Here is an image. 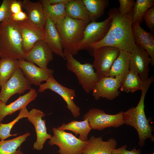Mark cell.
<instances>
[{
    "label": "cell",
    "instance_id": "11",
    "mask_svg": "<svg viewBox=\"0 0 154 154\" xmlns=\"http://www.w3.org/2000/svg\"><path fill=\"white\" fill-rule=\"evenodd\" d=\"M31 84L24 76L19 67L13 76L1 87L0 100L6 104L8 100L16 94H24L32 88Z\"/></svg>",
    "mask_w": 154,
    "mask_h": 154
},
{
    "label": "cell",
    "instance_id": "40",
    "mask_svg": "<svg viewBox=\"0 0 154 154\" xmlns=\"http://www.w3.org/2000/svg\"><path fill=\"white\" fill-rule=\"evenodd\" d=\"M1 88V85L0 84V88Z\"/></svg>",
    "mask_w": 154,
    "mask_h": 154
},
{
    "label": "cell",
    "instance_id": "12",
    "mask_svg": "<svg viewBox=\"0 0 154 154\" xmlns=\"http://www.w3.org/2000/svg\"><path fill=\"white\" fill-rule=\"evenodd\" d=\"M151 61L146 51L136 44L130 53L129 70L138 74L143 81H146L149 78V64Z\"/></svg>",
    "mask_w": 154,
    "mask_h": 154
},
{
    "label": "cell",
    "instance_id": "37",
    "mask_svg": "<svg viewBox=\"0 0 154 154\" xmlns=\"http://www.w3.org/2000/svg\"><path fill=\"white\" fill-rule=\"evenodd\" d=\"M22 1L13 0L10 5V10L12 15L22 11Z\"/></svg>",
    "mask_w": 154,
    "mask_h": 154
},
{
    "label": "cell",
    "instance_id": "18",
    "mask_svg": "<svg viewBox=\"0 0 154 154\" xmlns=\"http://www.w3.org/2000/svg\"><path fill=\"white\" fill-rule=\"evenodd\" d=\"M43 28L44 40L53 53L65 59L64 53L62 40L56 25L50 19L46 18Z\"/></svg>",
    "mask_w": 154,
    "mask_h": 154
},
{
    "label": "cell",
    "instance_id": "27",
    "mask_svg": "<svg viewBox=\"0 0 154 154\" xmlns=\"http://www.w3.org/2000/svg\"><path fill=\"white\" fill-rule=\"evenodd\" d=\"M19 67L18 60L9 56L0 60V84L1 87L13 76Z\"/></svg>",
    "mask_w": 154,
    "mask_h": 154
},
{
    "label": "cell",
    "instance_id": "25",
    "mask_svg": "<svg viewBox=\"0 0 154 154\" xmlns=\"http://www.w3.org/2000/svg\"><path fill=\"white\" fill-rule=\"evenodd\" d=\"M66 15L76 20L88 23L90 21L89 13L82 0H71L66 3Z\"/></svg>",
    "mask_w": 154,
    "mask_h": 154
},
{
    "label": "cell",
    "instance_id": "22",
    "mask_svg": "<svg viewBox=\"0 0 154 154\" xmlns=\"http://www.w3.org/2000/svg\"><path fill=\"white\" fill-rule=\"evenodd\" d=\"M154 80L153 77L151 76L147 80L143 81L138 74L129 70L121 82L120 90L127 93H133L139 90L147 91Z\"/></svg>",
    "mask_w": 154,
    "mask_h": 154
},
{
    "label": "cell",
    "instance_id": "41",
    "mask_svg": "<svg viewBox=\"0 0 154 154\" xmlns=\"http://www.w3.org/2000/svg\"><path fill=\"white\" fill-rule=\"evenodd\" d=\"M152 154H154V152H153Z\"/></svg>",
    "mask_w": 154,
    "mask_h": 154
},
{
    "label": "cell",
    "instance_id": "1",
    "mask_svg": "<svg viewBox=\"0 0 154 154\" xmlns=\"http://www.w3.org/2000/svg\"><path fill=\"white\" fill-rule=\"evenodd\" d=\"M133 8L128 13L122 14L117 8L110 9L108 12L112 20L110 29L104 38L92 46L88 51L92 54L96 48L111 46L130 53L136 45L132 31Z\"/></svg>",
    "mask_w": 154,
    "mask_h": 154
},
{
    "label": "cell",
    "instance_id": "17",
    "mask_svg": "<svg viewBox=\"0 0 154 154\" xmlns=\"http://www.w3.org/2000/svg\"><path fill=\"white\" fill-rule=\"evenodd\" d=\"M52 53L44 40H39L25 54V60L35 64L40 67L47 68L48 63L53 59Z\"/></svg>",
    "mask_w": 154,
    "mask_h": 154
},
{
    "label": "cell",
    "instance_id": "38",
    "mask_svg": "<svg viewBox=\"0 0 154 154\" xmlns=\"http://www.w3.org/2000/svg\"><path fill=\"white\" fill-rule=\"evenodd\" d=\"M12 19L17 22H21L28 19L27 16L25 12L22 11L12 15Z\"/></svg>",
    "mask_w": 154,
    "mask_h": 154
},
{
    "label": "cell",
    "instance_id": "21",
    "mask_svg": "<svg viewBox=\"0 0 154 154\" xmlns=\"http://www.w3.org/2000/svg\"><path fill=\"white\" fill-rule=\"evenodd\" d=\"M132 31L136 44L140 45L147 52L151 59V66L154 65V37L153 33L144 30L140 24L133 23Z\"/></svg>",
    "mask_w": 154,
    "mask_h": 154
},
{
    "label": "cell",
    "instance_id": "7",
    "mask_svg": "<svg viewBox=\"0 0 154 154\" xmlns=\"http://www.w3.org/2000/svg\"><path fill=\"white\" fill-rule=\"evenodd\" d=\"M120 51L116 47L108 46L98 47L93 51L92 54L94 58L93 65L100 79L108 76L111 67Z\"/></svg>",
    "mask_w": 154,
    "mask_h": 154
},
{
    "label": "cell",
    "instance_id": "14",
    "mask_svg": "<svg viewBox=\"0 0 154 154\" xmlns=\"http://www.w3.org/2000/svg\"><path fill=\"white\" fill-rule=\"evenodd\" d=\"M45 114L42 111L35 108L32 109L30 112L27 117L28 120L32 123L35 127L37 135V140L33 145V148L40 151L46 140L50 139L51 135L47 132L46 121L42 119Z\"/></svg>",
    "mask_w": 154,
    "mask_h": 154
},
{
    "label": "cell",
    "instance_id": "3",
    "mask_svg": "<svg viewBox=\"0 0 154 154\" xmlns=\"http://www.w3.org/2000/svg\"><path fill=\"white\" fill-rule=\"evenodd\" d=\"M147 91H141L139 102L135 107L131 108L123 113L124 124L133 127L137 131L139 137V144L141 147L145 145V141L151 139L154 141L152 129L144 111V100Z\"/></svg>",
    "mask_w": 154,
    "mask_h": 154
},
{
    "label": "cell",
    "instance_id": "8",
    "mask_svg": "<svg viewBox=\"0 0 154 154\" xmlns=\"http://www.w3.org/2000/svg\"><path fill=\"white\" fill-rule=\"evenodd\" d=\"M123 112L109 114L101 109L93 108L84 115L83 120L88 119L93 129L102 131L108 127L117 128L124 124Z\"/></svg>",
    "mask_w": 154,
    "mask_h": 154
},
{
    "label": "cell",
    "instance_id": "6",
    "mask_svg": "<svg viewBox=\"0 0 154 154\" xmlns=\"http://www.w3.org/2000/svg\"><path fill=\"white\" fill-rule=\"evenodd\" d=\"M52 129L54 135L48 143L51 146H58L59 154H82L88 140L82 141L72 133L57 128L53 127Z\"/></svg>",
    "mask_w": 154,
    "mask_h": 154
},
{
    "label": "cell",
    "instance_id": "28",
    "mask_svg": "<svg viewBox=\"0 0 154 154\" xmlns=\"http://www.w3.org/2000/svg\"><path fill=\"white\" fill-rule=\"evenodd\" d=\"M44 14L56 24L66 16L65 5L66 3L51 5L46 0H41Z\"/></svg>",
    "mask_w": 154,
    "mask_h": 154
},
{
    "label": "cell",
    "instance_id": "39",
    "mask_svg": "<svg viewBox=\"0 0 154 154\" xmlns=\"http://www.w3.org/2000/svg\"><path fill=\"white\" fill-rule=\"evenodd\" d=\"M71 0H46V1L51 5L67 3Z\"/></svg>",
    "mask_w": 154,
    "mask_h": 154
},
{
    "label": "cell",
    "instance_id": "24",
    "mask_svg": "<svg viewBox=\"0 0 154 154\" xmlns=\"http://www.w3.org/2000/svg\"><path fill=\"white\" fill-rule=\"evenodd\" d=\"M130 53L120 50L118 56L112 65L108 76L116 78L121 82L129 70Z\"/></svg>",
    "mask_w": 154,
    "mask_h": 154
},
{
    "label": "cell",
    "instance_id": "16",
    "mask_svg": "<svg viewBox=\"0 0 154 154\" xmlns=\"http://www.w3.org/2000/svg\"><path fill=\"white\" fill-rule=\"evenodd\" d=\"M19 66L24 76L31 84L38 86L53 76L54 70L48 68L38 67L34 64L25 60H18Z\"/></svg>",
    "mask_w": 154,
    "mask_h": 154
},
{
    "label": "cell",
    "instance_id": "10",
    "mask_svg": "<svg viewBox=\"0 0 154 154\" xmlns=\"http://www.w3.org/2000/svg\"><path fill=\"white\" fill-rule=\"evenodd\" d=\"M50 90L60 96L67 104L66 108L70 111L73 116L76 118L80 116V109L73 101L76 96L74 90L63 86L59 83L53 76L49 78L46 82L39 86L38 92L42 93L46 90Z\"/></svg>",
    "mask_w": 154,
    "mask_h": 154
},
{
    "label": "cell",
    "instance_id": "29",
    "mask_svg": "<svg viewBox=\"0 0 154 154\" xmlns=\"http://www.w3.org/2000/svg\"><path fill=\"white\" fill-rule=\"evenodd\" d=\"M27 132L11 139L0 141V154H23L20 149L22 144L30 135Z\"/></svg>",
    "mask_w": 154,
    "mask_h": 154
},
{
    "label": "cell",
    "instance_id": "23",
    "mask_svg": "<svg viewBox=\"0 0 154 154\" xmlns=\"http://www.w3.org/2000/svg\"><path fill=\"white\" fill-rule=\"evenodd\" d=\"M22 8L25 10L28 20L32 23L43 28L46 21L41 0L33 2L29 0L22 1Z\"/></svg>",
    "mask_w": 154,
    "mask_h": 154
},
{
    "label": "cell",
    "instance_id": "15",
    "mask_svg": "<svg viewBox=\"0 0 154 154\" xmlns=\"http://www.w3.org/2000/svg\"><path fill=\"white\" fill-rule=\"evenodd\" d=\"M17 22L22 36L23 49L26 54L30 50L37 41L44 40V29L34 25L28 19Z\"/></svg>",
    "mask_w": 154,
    "mask_h": 154
},
{
    "label": "cell",
    "instance_id": "19",
    "mask_svg": "<svg viewBox=\"0 0 154 154\" xmlns=\"http://www.w3.org/2000/svg\"><path fill=\"white\" fill-rule=\"evenodd\" d=\"M117 144L114 138H112L105 141L101 137L92 136L88 140L82 154H112Z\"/></svg>",
    "mask_w": 154,
    "mask_h": 154
},
{
    "label": "cell",
    "instance_id": "35",
    "mask_svg": "<svg viewBox=\"0 0 154 154\" xmlns=\"http://www.w3.org/2000/svg\"><path fill=\"white\" fill-rule=\"evenodd\" d=\"M143 19L151 32L154 31V6L148 9L144 15Z\"/></svg>",
    "mask_w": 154,
    "mask_h": 154
},
{
    "label": "cell",
    "instance_id": "31",
    "mask_svg": "<svg viewBox=\"0 0 154 154\" xmlns=\"http://www.w3.org/2000/svg\"><path fill=\"white\" fill-rule=\"evenodd\" d=\"M154 0H137L133 8V23L140 24L143 20V16L147 11L154 6Z\"/></svg>",
    "mask_w": 154,
    "mask_h": 154
},
{
    "label": "cell",
    "instance_id": "5",
    "mask_svg": "<svg viewBox=\"0 0 154 154\" xmlns=\"http://www.w3.org/2000/svg\"><path fill=\"white\" fill-rule=\"evenodd\" d=\"M64 53L67 69L75 74L79 84L85 92L89 94L100 79L95 72L93 64H81L66 49H64Z\"/></svg>",
    "mask_w": 154,
    "mask_h": 154
},
{
    "label": "cell",
    "instance_id": "20",
    "mask_svg": "<svg viewBox=\"0 0 154 154\" xmlns=\"http://www.w3.org/2000/svg\"><path fill=\"white\" fill-rule=\"evenodd\" d=\"M37 95L36 90L32 88L27 93L8 105L0 100V123L7 116L26 107L30 102L35 100Z\"/></svg>",
    "mask_w": 154,
    "mask_h": 154
},
{
    "label": "cell",
    "instance_id": "42",
    "mask_svg": "<svg viewBox=\"0 0 154 154\" xmlns=\"http://www.w3.org/2000/svg\"><path fill=\"white\" fill-rule=\"evenodd\" d=\"M0 58H1V57H0Z\"/></svg>",
    "mask_w": 154,
    "mask_h": 154
},
{
    "label": "cell",
    "instance_id": "30",
    "mask_svg": "<svg viewBox=\"0 0 154 154\" xmlns=\"http://www.w3.org/2000/svg\"><path fill=\"white\" fill-rule=\"evenodd\" d=\"M89 14L90 22L95 21L104 14L108 6V0H82Z\"/></svg>",
    "mask_w": 154,
    "mask_h": 154
},
{
    "label": "cell",
    "instance_id": "2",
    "mask_svg": "<svg viewBox=\"0 0 154 154\" xmlns=\"http://www.w3.org/2000/svg\"><path fill=\"white\" fill-rule=\"evenodd\" d=\"M25 54L18 22L11 19L0 23V57L25 60Z\"/></svg>",
    "mask_w": 154,
    "mask_h": 154
},
{
    "label": "cell",
    "instance_id": "33",
    "mask_svg": "<svg viewBox=\"0 0 154 154\" xmlns=\"http://www.w3.org/2000/svg\"><path fill=\"white\" fill-rule=\"evenodd\" d=\"M13 0H3L0 6V23L12 19L10 5Z\"/></svg>",
    "mask_w": 154,
    "mask_h": 154
},
{
    "label": "cell",
    "instance_id": "34",
    "mask_svg": "<svg viewBox=\"0 0 154 154\" xmlns=\"http://www.w3.org/2000/svg\"><path fill=\"white\" fill-rule=\"evenodd\" d=\"M119 7L118 8L122 14L129 13L133 9L135 3L134 0H119Z\"/></svg>",
    "mask_w": 154,
    "mask_h": 154
},
{
    "label": "cell",
    "instance_id": "36",
    "mask_svg": "<svg viewBox=\"0 0 154 154\" xmlns=\"http://www.w3.org/2000/svg\"><path fill=\"white\" fill-rule=\"evenodd\" d=\"M127 145H124L121 147L116 148L112 152V154H141V150L140 149H136L135 147L133 148L131 151L127 150L126 148Z\"/></svg>",
    "mask_w": 154,
    "mask_h": 154
},
{
    "label": "cell",
    "instance_id": "4",
    "mask_svg": "<svg viewBox=\"0 0 154 154\" xmlns=\"http://www.w3.org/2000/svg\"><path fill=\"white\" fill-rule=\"evenodd\" d=\"M88 24L66 15L62 20L55 24L61 38L64 49L70 52L73 56L78 54L79 44Z\"/></svg>",
    "mask_w": 154,
    "mask_h": 154
},
{
    "label": "cell",
    "instance_id": "9",
    "mask_svg": "<svg viewBox=\"0 0 154 154\" xmlns=\"http://www.w3.org/2000/svg\"><path fill=\"white\" fill-rule=\"evenodd\" d=\"M112 21V19L109 16L103 21H92L88 23L85 29L83 37L79 44V51H88L94 44L102 40L109 30Z\"/></svg>",
    "mask_w": 154,
    "mask_h": 154
},
{
    "label": "cell",
    "instance_id": "32",
    "mask_svg": "<svg viewBox=\"0 0 154 154\" xmlns=\"http://www.w3.org/2000/svg\"><path fill=\"white\" fill-rule=\"evenodd\" d=\"M29 112L26 107L21 109L18 116L13 120L7 123H0V139L1 141H3L7 138L12 136H15L17 134H12L11 131L14 125L19 121L23 118H27Z\"/></svg>",
    "mask_w": 154,
    "mask_h": 154
},
{
    "label": "cell",
    "instance_id": "26",
    "mask_svg": "<svg viewBox=\"0 0 154 154\" xmlns=\"http://www.w3.org/2000/svg\"><path fill=\"white\" fill-rule=\"evenodd\" d=\"M58 129L63 131H71L76 134L79 135V139L86 141L88 140V135L92 129L88 119L84 120L82 121L74 120L67 123H63Z\"/></svg>",
    "mask_w": 154,
    "mask_h": 154
},
{
    "label": "cell",
    "instance_id": "13",
    "mask_svg": "<svg viewBox=\"0 0 154 154\" xmlns=\"http://www.w3.org/2000/svg\"><path fill=\"white\" fill-rule=\"evenodd\" d=\"M121 81L117 78L108 76L100 79L92 90L94 99L98 100L101 98L112 100L118 96Z\"/></svg>",
    "mask_w": 154,
    "mask_h": 154
}]
</instances>
